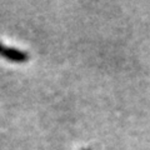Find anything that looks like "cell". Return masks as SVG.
I'll list each match as a JSON object with an SVG mask.
<instances>
[{"label":"cell","instance_id":"cell-1","mask_svg":"<svg viewBox=\"0 0 150 150\" xmlns=\"http://www.w3.org/2000/svg\"><path fill=\"white\" fill-rule=\"evenodd\" d=\"M0 56L14 63H25L29 59V55L25 51L15 48H10V46H5L1 43H0Z\"/></svg>","mask_w":150,"mask_h":150}]
</instances>
